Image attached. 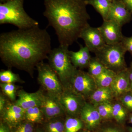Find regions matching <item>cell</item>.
I'll list each match as a JSON object with an SVG mask.
<instances>
[{
  "mask_svg": "<svg viewBox=\"0 0 132 132\" xmlns=\"http://www.w3.org/2000/svg\"><path fill=\"white\" fill-rule=\"evenodd\" d=\"M130 68L132 69V62L131 64V67H130Z\"/></svg>",
  "mask_w": 132,
  "mask_h": 132,
  "instance_id": "41",
  "label": "cell"
},
{
  "mask_svg": "<svg viewBox=\"0 0 132 132\" xmlns=\"http://www.w3.org/2000/svg\"><path fill=\"white\" fill-rule=\"evenodd\" d=\"M114 71L106 68L100 75L95 78L98 87H110L116 76Z\"/></svg>",
  "mask_w": 132,
  "mask_h": 132,
  "instance_id": "22",
  "label": "cell"
},
{
  "mask_svg": "<svg viewBox=\"0 0 132 132\" xmlns=\"http://www.w3.org/2000/svg\"><path fill=\"white\" fill-rule=\"evenodd\" d=\"M16 126L23 132H34V124L26 120L23 121Z\"/></svg>",
  "mask_w": 132,
  "mask_h": 132,
  "instance_id": "29",
  "label": "cell"
},
{
  "mask_svg": "<svg viewBox=\"0 0 132 132\" xmlns=\"http://www.w3.org/2000/svg\"><path fill=\"white\" fill-rule=\"evenodd\" d=\"M34 132H44L41 127L37 126L35 127Z\"/></svg>",
  "mask_w": 132,
  "mask_h": 132,
  "instance_id": "37",
  "label": "cell"
},
{
  "mask_svg": "<svg viewBox=\"0 0 132 132\" xmlns=\"http://www.w3.org/2000/svg\"><path fill=\"white\" fill-rule=\"evenodd\" d=\"M25 120L34 124H42L45 120V116L39 106L33 107L25 111Z\"/></svg>",
  "mask_w": 132,
  "mask_h": 132,
  "instance_id": "21",
  "label": "cell"
},
{
  "mask_svg": "<svg viewBox=\"0 0 132 132\" xmlns=\"http://www.w3.org/2000/svg\"><path fill=\"white\" fill-rule=\"evenodd\" d=\"M10 102L8 100L7 97L3 93L0 94V114L2 112Z\"/></svg>",
  "mask_w": 132,
  "mask_h": 132,
  "instance_id": "32",
  "label": "cell"
},
{
  "mask_svg": "<svg viewBox=\"0 0 132 132\" xmlns=\"http://www.w3.org/2000/svg\"><path fill=\"white\" fill-rule=\"evenodd\" d=\"M18 97L14 103L25 110L31 108L40 106L41 101L40 89L34 93H29L21 89L17 92Z\"/></svg>",
  "mask_w": 132,
  "mask_h": 132,
  "instance_id": "16",
  "label": "cell"
},
{
  "mask_svg": "<svg viewBox=\"0 0 132 132\" xmlns=\"http://www.w3.org/2000/svg\"><path fill=\"white\" fill-rule=\"evenodd\" d=\"M80 38H81L84 40L85 46L90 52L94 53L106 45L98 28L93 27L90 25L83 29Z\"/></svg>",
  "mask_w": 132,
  "mask_h": 132,
  "instance_id": "11",
  "label": "cell"
},
{
  "mask_svg": "<svg viewBox=\"0 0 132 132\" xmlns=\"http://www.w3.org/2000/svg\"><path fill=\"white\" fill-rule=\"evenodd\" d=\"M0 81L2 83H23L19 75L13 72L10 69L2 70L0 72Z\"/></svg>",
  "mask_w": 132,
  "mask_h": 132,
  "instance_id": "25",
  "label": "cell"
},
{
  "mask_svg": "<svg viewBox=\"0 0 132 132\" xmlns=\"http://www.w3.org/2000/svg\"><path fill=\"white\" fill-rule=\"evenodd\" d=\"M64 117H58L45 120L42 124L44 132H65Z\"/></svg>",
  "mask_w": 132,
  "mask_h": 132,
  "instance_id": "20",
  "label": "cell"
},
{
  "mask_svg": "<svg viewBox=\"0 0 132 132\" xmlns=\"http://www.w3.org/2000/svg\"><path fill=\"white\" fill-rule=\"evenodd\" d=\"M0 132H13L12 128L5 122L1 120Z\"/></svg>",
  "mask_w": 132,
  "mask_h": 132,
  "instance_id": "33",
  "label": "cell"
},
{
  "mask_svg": "<svg viewBox=\"0 0 132 132\" xmlns=\"http://www.w3.org/2000/svg\"><path fill=\"white\" fill-rule=\"evenodd\" d=\"M88 68V73L95 78L100 75L106 68L95 57L92 58Z\"/></svg>",
  "mask_w": 132,
  "mask_h": 132,
  "instance_id": "24",
  "label": "cell"
},
{
  "mask_svg": "<svg viewBox=\"0 0 132 132\" xmlns=\"http://www.w3.org/2000/svg\"><path fill=\"white\" fill-rule=\"evenodd\" d=\"M41 101L40 107L42 111L45 120L66 115L59 98L48 94L40 88Z\"/></svg>",
  "mask_w": 132,
  "mask_h": 132,
  "instance_id": "9",
  "label": "cell"
},
{
  "mask_svg": "<svg viewBox=\"0 0 132 132\" xmlns=\"http://www.w3.org/2000/svg\"><path fill=\"white\" fill-rule=\"evenodd\" d=\"M129 12L132 13V0H121Z\"/></svg>",
  "mask_w": 132,
  "mask_h": 132,
  "instance_id": "35",
  "label": "cell"
},
{
  "mask_svg": "<svg viewBox=\"0 0 132 132\" xmlns=\"http://www.w3.org/2000/svg\"><path fill=\"white\" fill-rule=\"evenodd\" d=\"M130 123L132 124V113L131 114V115H130Z\"/></svg>",
  "mask_w": 132,
  "mask_h": 132,
  "instance_id": "38",
  "label": "cell"
},
{
  "mask_svg": "<svg viewBox=\"0 0 132 132\" xmlns=\"http://www.w3.org/2000/svg\"><path fill=\"white\" fill-rule=\"evenodd\" d=\"M25 109L14 102H10L0 114L1 120L13 128L25 120Z\"/></svg>",
  "mask_w": 132,
  "mask_h": 132,
  "instance_id": "12",
  "label": "cell"
},
{
  "mask_svg": "<svg viewBox=\"0 0 132 132\" xmlns=\"http://www.w3.org/2000/svg\"><path fill=\"white\" fill-rule=\"evenodd\" d=\"M68 46L60 45L51 50L47 57L48 64L55 72L63 89H71V82L78 69L71 61Z\"/></svg>",
  "mask_w": 132,
  "mask_h": 132,
  "instance_id": "3",
  "label": "cell"
},
{
  "mask_svg": "<svg viewBox=\"0 0 132 132\" xmlns=\"http://www.w3.org/2000/svg\"><path fill=\"white\" fill-rule=\"evenodd\" d=\"M8 1H9V0H8Z\"/></svg>",
  "mask_w": 132,
  "mask_h": 132,
  "instance_id": "43",
  "label": "cell"
},
{
  "mask_svg": "<svg viewBox=\"0 0 132 132\" xmlns=\"http://www.w3.org/2000/svg\"><path fill=\"white\" fill-rule=\"evenodd\" d=\"M111 1H113V0H111Z\"/></svg>",
  "mask_w": 132,
  "mask_h": 132,
  "instance_id": "42",
  "label": "cell"
},
{
  "mask_svg": "<svg viewBox=\"0 0 132 132\" xmlns=\"http://www.w3.org/2000/svg\"><path fill=\"white\" fill-rule=\"evenodd\" d=\"M11 24L19 29L39 26L24 10L23 0H9L0 3V24Z\"/></svg>",
  "mask_w": 132,
  "mask_h": 132,
  "instance_id": "4",
  "label": "cell"
},
{
  "mask_svg": "<svg viewBox=\"0 0 132 132\" xmlns=\"http://www.w3.org/2000/svg\"><path fill=\"white\" fill-rule=\"evenodd\" d=\"M127 110L122 104L116 103L113 105V118L118 122L122 123L127 116Z\"/></svg>",
  "mask_w": 132,
  "mask_h": 132,
  "instance_id": "26",
  "label": "cell"
},
{
  "mask_svg": "<svg viewBox=\"0 0 132 132\" xmlns=\"http://www.w3.org/2000/svg\"><path fill=\"white\" fill-rule=\"evenodd\" d=\"M0 86L3 94L5 95L10 101L14 102L16 101L17 87L14 83H2Z\"/></svg>",
  "mask_w": 132,
  "mask_h": 132,
  "instance_id": "27",
  "label": "cell"
},
{
  "mask_svg": "<svg viewBox=\"0 0 132 132\" xmlns=\"http://www.w3.org/2000/svg\"><path fill=\"white\" fill-rule=\"evenodd\" d=\"M122 27L115 22L107 20L104 21L98 28L106 44L114 45L121 42L125 36L122 34Z\"/></svg>",
  "mask_w": 132,
  "mask_h": 132,
  "instance_id": "10",
  "label": "cell"
},
{
  "mask_svg": "<svg viewBox=\"0 0 132 132\" xmlns=\"http://www.w3.org/2000/svg\"><path fill=\"white\" fill-rule=\"evenodd\" d=\"M97 88L93 76L88 72L78 69L71 82V89L86 98H90Z\"/></svg>",
  "mask_w": 132,
  "mask_h": 132,
  "instance_id": "7",
  "label": "cell"
},
{
  "mask_svg": "<svg viewBox=\"0 0 132 132\" xmlns=\"http://www.w3.org/2000/svg\"><path fill=\"white\" fill-rule=\"evenodd\" d=\"M59 100L66 115L73 117H80L86 102L84 97L71 89H64Z\"/></svg>",
  "mask_w": 132,
  "mask_h": 132,
  "instance_id": "8",
  "label": "cell"
},
{
  "mask_svg": "<svg viewBox=\"0 0 132 132\" xmlns=\"http://www.w3.org/2000/svg\"><path fill=\"white\" fill-rule=\"evenodd\" d=\"M80 117L88 131L96 129L102 119L96 107L93 104L87 102L81 109Z\"/></svg>",
  "mask_w": 132,
  "mask_h": 132,
  "instance_id": "14",
  "label": "cell"
},
{
  "mask_svg": "<svg viewBox=\"0 0 132 132\" xmlns=\"http://www.w3.org/2000/svg\"><path fill=\"white\" fill-rule=\"evenodd\" d=\"M129 132H132V127H130L128 129Z\"/></svg>",
  "mask_w": 132,
  "mask_h": 132,
  "instance_id": "40",
  "label": "cell"
},
{
  "mask_svg": "<svg viewBox=\"0 0 132 132\" xmlns=\"http://www.w3.org/2000/svg\"><path fill=\"white\" fill-rule=\"evenodd\" d=\"M132 20V13L128 11L121 0H113L112 2L108 20L123 27Z\"/></svg>",
  "mask_w": 132,
  "mask_h": 132,
  "instance_id": "13",
  "label": "cell"
},
{
  "mask_svg": "<svg viewBox=\"0 0 132 132\" xmlns=\"http://www.w3.org/2000/svg\"><path fill=\"white\" fill-rule=\"evenodd\" d=\"M78 132H90L89 131H87V130H80V131H79Z\"/></svg>",
  "mask_w": 132,
  "mask_h": 132,
  "instance_id": "39",
  "label": "cell"
},
{
  "mask_svg": "<svg viewBox=\"0 0 132 132\" xmlns=\"http://www.w3.org/2000/svg\"><path fill=\"white\" fill-rule=\"evenodd\" d=\"M127 52H128L132 55V36L130 37L124 36L121 42Z\"/></svg>",
  "mask_w": 132,
  "mask_h": 132,
  "instance_id": "31",
  "label": "cell"
},
{
  "mask_svg": "<svg viewBox=\"0 0 132 132\" xmlns=\"http://www.w3.org/2000/svg\"><path fill=\"white\" fill-rule=\"evenodd\" d=\"M43 1V15L54 29L60 45L69 47L90 25L85 0Z\"/></svg>",
  "mask_w": 132,
  "mask_h": 132,
  "instance_id": "2",
  "label": "cell"
},
{
  "mask_svg": "<svg viewBox=\"0 0 132 132\" xmlns=\"http://www.w3.org/2000/svg\"><path fill=\"white\" fill-rule=\"evenodd\" d=\"M114 97L110 87H98L90 98L92 104L95 105L104 102H111Z\"/></svg>",
  "mask_w": 132,
  "mask_h": 132,
  "instance_id": "18",
  "label": "cell"
},
{
  "mask_svg": "<svg viewBox=\"0 0 132 132\" xmlns=\"http://www.w3.org/2000/svg\"><path fill=\"white\" fill-rule=\"evenodd\" d=\"M84 126L80 118L67 115L65 119V132H78L82 130Z\"/></svg>",
  "mask_w": 132,
  "mask_h": 132,
  "instance_id": "23",
  "label": "cell"
},
{
  "mask_svg": "<svg viewBox=\"0 0 132 132\" xmlns=\"http://www.w3.org/2000/svg\"><path fill=\"white\" fill-rule=\"evenodd\" d=\"M127 52L121 42L114 45L106 44L95 54L106 68L118 73L127 68L125 59Z\"/></svg>",
  "mask_w": 132,
  "mask_h": 132,
  "instance_id": "5",
  "label": "cell"
},
{
  "mask_svg": "<svg viewBox=\"0 0 132 132\" xmlns=\"http://www.w3.org/2000/svg\"><path fill=\"white\" fill-rule=\"evenodd\" d=\"M94 105L98 111L102 119L107 120L113 118V105L111 102H104Z\"/></svg>",
  "mask_w": 132,
  "mask_h": 132,
  "instance_id": "28",
  "label": "cell"
},
{
  "mask_svg": "<svg viewBox=\"0 0 132 132\" xmlns=\"http://www.w3.org/2000/svg\"><path fill=\"white\" fill-rule=\"evenodd\" d=\"M121 104L127 109H128L132 102V92H130L120 97Z\"/></svg>",
  "mask_w": 132,
  "mask_h": 132,
  "instance_id": "30",
  "label": "cell"
},
{
  "mask_svg": "<svg viewBox=\"0 0 132 132\" xmlns=\"http://www.w3.org/2000/svg\"><path fill=\"white\" fill-rule=\"evenodd\" d=\"M130 82V92H132V69L128 68Z\"/></svg>",
  "mask_w": 132,
  "mask_h": 132,
  "instance_id": "36",
  "label": "cell"
},
{
  "mask_svg": "<svg viewBox=\"0 0 132 132\" xmlns=\"http://www.w3.org/2000/svg\"><path fill=\"white\" fill-rule=\"evenodd\" d=\"M100 132H123L119 128L114 126H110L103 128Z\"/></svg>",
  "mask_w": 132,
  "mask_h": 132,
  "instance_id": "34",
  "label": "cell"
},
{
  "mask_svg": "<svg viewBox=\"0 0 132 132\" xmlns=\"http://www.w3.org/2000/svg\"><path fill=\"white\" fill-rule=\"evenodd\" d=\"M87 5L92 6L101 15L103 20H108L112 2L111 0H85Z\"/></svg>",
  "mask_w": 132,
  "mask_h": 132,
  "instance_id": "19",
  "label": "cell"
},
{
  "mask_svg": "<svg viewBox=\"0 0 132 132\" xmlns=\"http://www.w3.org/2000/svg\"><path fill=\"white\" fill-rule=\"evenodd\" d=\"M52 41L46 29L39 26L2 33L0 57L9 68H15L34 76L38 63L47 59Z\"/></svg>",
  "mask_w": 132,
  "mask_h": 132,
  "instance_id": "1",
  "label": "cell"
},
{
  "mask_svg": "<svg viewBox=\"0 0 132 132\" xmlns=\"http://www.w3.org/2000/svg\"><path fill=\"white\" fill-rule=\"evenodd\" d=\"M114 97H121L130 92L128 68L116 73L113 82L110 87Z\"/></svg>",
  "mask_w": 132,
  "mask_h": 132,
  "instance_id": "15",
  "label": "cell"
},
{
  "mask_svg": "<svg viewBox=\"0 0 132 132\" xmlns=\"http://www.w3.org/2000/svg\"><path fill=\"white\" fill-rule=\"evenodd\" d=\"M36 68L38 72V81L43 90L59 98L64 89L57 74L49 64L43 61L38 63Z\"/></svg>",
  "mask_w": 132,
  "mask_h": 132,
  "instance_id": "6",
  "label": "cell"
},
{
  "mask_svg": "<svg viewBox=\"0 0 132 132\" xmlns=\"http://www.w3.org/2000/svg\"><path fill=\"white\" fill-rule=\"evenodd\" d=\"M90 51L86 46L80 45V49L77 52L70 51L72 63L76 68H88L92 59Z\"/></svg>",
  "mask_w": 132,
  "mask_h": 132,
  "instance_id": "17",
  "label": "cell"
}]
</instances>
